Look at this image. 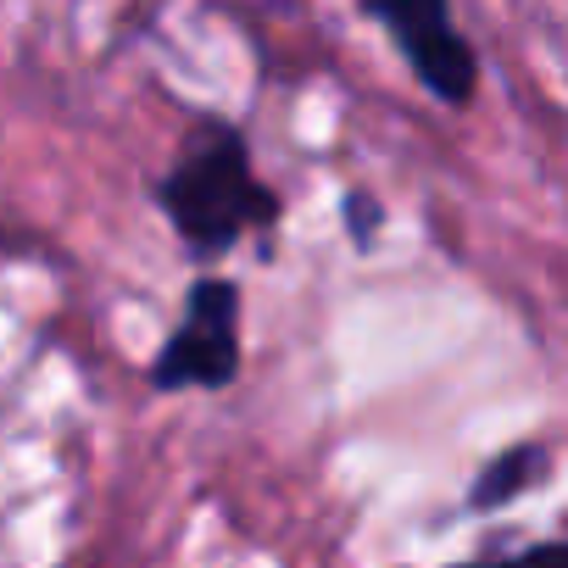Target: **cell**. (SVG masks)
Returning <instances> with one entry per match:
<instances>
[{"instance_id": "obj_1", "label": "cell", "mask_w": 568, "mask_h": 568, "mask_svg": "<svg viewBox=\"0 0 568 568\" xmlns=\"http://www.w3.org/2000/svg\"><path fill=\"white\" fill-rule=\"evenodd\" d=\"M156 201H162V212L173 217V229L201 256H217L245 229H267L278 217V195L251 179L245 140L234 129H223V123H206L195 134V145L184 151V162L162 179Z\"/></svg>"}, {"instance_id": "obj_2", "label": "cell", "mask_w": 568, "mask_h": 568, "mask_svg": "<svg viewBox=\"0 0 568 568\" xmlns=\"http://www.w3.org/2000/svg\"><path fill=\"white\" fill-rule=\"evenodd\" d=\"M240 296L229 278H195V291L184 302V324L173 329L168 352L156 357L151 368V385L156 390H184V385H201V390H223L234 374H240Z\"/></svg>"}, {"instance_id": "obj_3", "label": "cell", "mask_w": 568, "mask_h": 568, "mask_svg": "<svg viewBox=\"0 0 568 568\" xmlns=\"http://www.w3.org/2000/svg\"><path fill=\"white\" fill-rule=\"evenodd\" d=\"M363 12L396 34L407 68L418 73V84L429 95H440L452 106H463L474 95L479 62H474L468 40L457 34L446 0H363Z\"/></svg>"}, {"instance_id": "obj_4", "label": "cell", "mask_w": 568, "mask_h": 568, "mask_svg": "<svg viewBox=\"0 0 568 568\" xmlns=\"http://www.w3.org/2000/svg\"><path fill=\"white\" fill-rule=\"evenodd\" d=\"M546 468H551V452H546V446H513V452H501V457L474 479L468 501H474V507H501L507 496H518L524 485H535Z\"/></svg>"}, {"instance_id": "obj_5", "label": "cell", "mask_w": 568, "mask_h": 568, "mask_svg": "<svg viewBox=\"0 0 568 568\" xmlns=\"http://www.w3.org/2000/svg\"><path fill=\"white\" fill-rule=\"evenodd\" d=\"M379 217H385V212H379V201H374L368 190H352V195H346V229H352V240H357L363 251L374 245V234H379Z\"/></svg>"}, {"instance_id": "obj_6", "label": "cell", "mask_w": 568, "mask_h": 568, "mask_svg": "<svg viewBox=\"0 0 568 568\" xmlns=\"http://www.w3.org/2000/svg\"><path fill=\"white\" fill-rule=\"evenodd\" d=\"M468 568H568V551H562L557 540H546V546H535V551H524V557H507V562H468Z\"/></svg>"}]
</instances>
